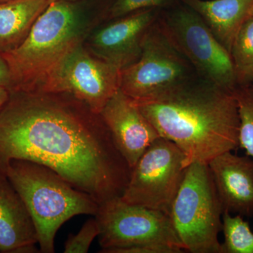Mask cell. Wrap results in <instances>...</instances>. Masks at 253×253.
<instances>
[{
  "mask_svg": "<svg viewBox=\"0 0 253 253\" xmlns=\"http://www.w3.org/2000/svg\"><path fill=\"white\" fill-rule=\"evenodd\" d=\"M0 86H5L11 90L12 86L11 71L6 60L0 54Z\"/></svg>",
  "mask_w": 253,
  "mask_h": 253,
  "instance_id": "obj_22",
  "label": "cell"
},
{
  "mask_svg": "<svg viewBox=\"0 0 253 253\" xmlns=\"http://www.w3.org/2000/svg\"><path fill=\"white\" fill-rule=\"evenodd\" d=\"M53 0H11L0 3V51L19 45L37 18Z\"/></svg>",
  "mask_w": 253,
  "mask_h": 253,
  "instance_id": "obj_16",
  "label": "cell"
},
{
  "mask_svg": "<svg viewBox=\"0 0 253 253\" xmlns=\"http://www.w3.org/2000/svg\"><path fill=\"white\" fill-rule=\"evenodd\" d=\"M223 209L207 163L186 167L169 217L186 252L221 253Z\"/></svg>",
  "mask_w": 253,
  "mask_h": 253,
  "instance_id": "obj_6",
  "label": "cell"
},
{
  "mask_svg": "<svg viewBox=\"0 0 253 253\" xmlns=\"http://www.w3.org/2000/svg\"><path fill=\"white\" fill-rule=\"evenodd\" d=\"M5 174L27 206L41 253H54L55 237L66 221L80 214L95 216L99 210L91 196L39 163L13 160Z\"/></svg>",
  "mask_w": 253,
  "mask_h": 253,
  "instance_id": "obj_4",
  "label": "cell"
},
{
  "mask_svg": "<svg viewBox=\"0 0 253 253\" xmlns=\"http://www.w3.org/2000/svg\"><path fill=\"white\" fill-rule=\"evenodd\" d=\"M106 0H53L24 41L2 53L11 71L10 91H31L46 73L104 22Z\"/></svg>",
  "mask_w": 253,
  "mask_h": 253,
  "instance_id": "obj_3",
  "label": "cell"
},
{
  "mask_svg": "<svg viewBox=\"0 0 253 253\" xmlns=\"http://www.w3.org/2000/svg\"><path fill=\"white\" fill-rule=\"evenodd\" d=\"M227 151L208 163L223 212L253 217V159Z\"/></svg>",
  "mask_w": 253,
  "mask_h": 253,
  "instance_id": "obj_13",
  "label": "cell"
},
{
  "mask_svg": "<svg viewBox=\"0 0 253 253\" xmlns=\"http://www.w3.org/2000/svg\"><path fill=\"white\" fill-rule=\"evenodd\" d=\"M120 81L119 68L81 43L50 68L32 90L69 95L99 114L119 89Z\"/></svg>",
  "mask_w": 253,
  "mask_h": 253,
  "instance_id": "obj_8",
  "label": "cell"
},
{
  "mask_svg": "<svg viewBox=\"0 0 253 253\" xmlns=\"http://www.w3.org/2000/svg\"><path fill=\"white\" fill-rule=\"evenodd\" d=\"M99 227L96 218L88 219L76 234H70L64 246L65 253H86L98 237Z\"/></svg>",
  "mask_w": 253,
  "mask_h": 253,
  "instance_id": "obj_21",
  "label": "cell"
},
{
  "mask_svg": "<svg viewBox=\"0 0 253 253\" xmlns=\"http://www.w3.org/2000/svg\"><path fill=\"white\" fill-rule=\"evenodd\" d=\"M221 231V253H253V232L242 216L223 212Z\"/></svg>",
  "mask_w": 253,
  "mask_h": 253,
  "instance_id": "obj_18",
  "label": "cell"
},
{
  "mask_svg": "<svg viewBox=\"0 0 253 253\" xmlns=\"http://www.w3.org/2000/svg\"><path fill=\"white\" fill-rule=\"evenodd\" d=\"M177 2L178 0H106L103 23L139 10L150 8L166 9Z\"/></svg>",
  "mask_w": 253,
  "mask_h": 253,
  "instance_id": "obj_20",
  "label": "cell"
},
{
  "mask_svg": "<svg viewBox=\"0 0 253 253\" xmlns=\"http://www.w3.org/2000/svg\"><path fill=\"white\" fill-rule=\"evenodd\" d=\"M99 114L131 169L146 149L161 137L134 100L126 96L121 88Z\"/></svg>",
  "mask_w": 253,
  "mask_h": 253,
  "instance_id": "obj_12",
  "label": "cell"
},
{
  "mask_svg": "<svg viewBox=\"0 0 253 253\" xmlns=\"http://www.w3.org/2000/svg\"><path fill=\"white\" fill-rule=\"evenodd\" d=\"M161 9L139 10L101 23L83 44L95 56L122 70L140 57L145 36Z\"/></svg>",
  "mask_w": 253,
  "mask_h": 253,
  "instance_id": "obj_11",
  "label": "cell"
},
{
  "mask_svg": "<svg viewBox=\"0 0 253 253\" xmlns=\"http://www.w3.org/2000/svg\"><path fill=\"white\" fill-rule=\"evenodd\" d=\"M11 1V0H0V3L6 2V1Z\"/></svg>",
  "mask_w": 253,
  "mask_h": 253,
  "instance_id": "obj_24",
  "label": "cell"
},
{
  "mask_svg": "<svg viewBox=\"0 0 253 253\" xmlns=\"http://www.w3.org/2000/svg\"><path fill=\"white\" fill-rule=\"evenodd\" d=\"M251 16H253V7L252 10H251Z\"/></svg>",
  "mask_w": 253,
  "mask_h": 253,
  "instance_id": "obj_25",
  "label": "cell"
},
{
  "mask_svg": "<svg viewBox=\"0 0 253 253\" xmlns=\"http://www.w3.org/2000/svg\"><path fill=\"white\" fill-rule=\"evenodd\" d=\"M251 85H252V86L253 87V81L252 82V83H251Z\"/></svg>",
  "mask_w": 253,
  "mask_h": 253,
  "instance_id": "obj_26",
  "label": "cell"
},
{
  "mask_svg": "<svg viewBox=\"0 0 253 253\" xmlns=\"http://www.w3.org/2000/svg\"><path fill=\"white\" fill-rule=\"evenodd\" d=\"M198 76L158 20L145 36L139 59L121 71L120 88L134 101L168 90Z\"/></svg>",
  "mask_w": 253,
  "mask_h": 253,
  "instance_id": "obj_9",
  "label": "cell"
},
{
  "mask_svg": "<svg viewBox=\"0 0 253 253\" xmlns=\"http://www.w3.org/2000/svg\"><path fill=\"white\" fill-rule=\"evenodd\" d=\"M134 102L159 135L182 151L186 168L194 163L208 164L239 148V114L234 92L199 76Z\"/></svg>",
  "mask_w": 253,
  "mask_h": 253,
  "instance_id": "obj_2",
  "label": "cell"
},
{
  "mask_svg": "<svg viewBox=\"0 0 253 253\" xmlns=\"http://www.w3.org/2000/svg\"><path fill=\"white\" fill-rule=\"evenodd\" d=\"M10 91L5 86H0V111L9 99Z\"/></svg>",
  "mask_w": 253,
  "mask_h": 253,
  "instance_id": "obj_23",
  "label": "cell"
},
{
  "mask_svg": "<svg viewBox=\"0 0 253 253\" xmlns=\"http://www.w3.org/2000/svg\"><path fill=\"white\" fill-rule=\"evenodd\" d=\"M160 24L198 76L226 90L237 86L230 53L219 42L202 18L178 1L160 11Z\"/></svg>",
  "mask_w": 253,
  "mask_h": 253,
  "instance_id": "obj_7",
  "label": "cell"
},
{
  "mask_svg": "<svg viewBox=\"0 0 253 253\" xmlns=\"http://www.w3.org/2000/svg\"><path fill=\"white\" fill-rule=\"evenodd\" d=\"M185 156L174 143L159 137L131 169L121 199L169 214L185 172Z\"/></svg>",
  "mask_w": 253,
  "mask_h": 253,
  "instance_id": "obj_10",
  "label": "cell"
},
{
  "mask_svg": "<svg viewBox=\"0 0 253 253\" xmlns=\"http://www.w3.org/2000/svg\"><path fill=\"white\" fill-rule=\"evenodd\" d=\"M104 253L186 252L169 214L114 198L99 205L94 216Z\"/></svg>",
  "mask_w": 253,
  "mask_h": 253,
  "instance_id": "obj_5",
  "label": "cell"
},
{
  "mask_svg": "<svg viewBox=\"0 0 253 253\" xmlns=\"http://www.w3.org/2000/svg\"><path fill=\"white\" fill-rule=\"evenodd\" d=\"M69 1H76V0H69Z\"/></svg>",
  "mask_w": 253,
  "mask_h": 253,
  "instance_id": "obj_27",
  "label": "cell"
},
{
  "mask_svg": "<svg viewBox=\"0 0 253 253\" xmlns=\"http://www.w3.org/2000/svg\"><path fill=\"white\" fill-rule=\"evenodd\" d=\"M233 92L239 114V148L253 159V87L251 84L237 86Z\"/></svg>",
  "mask_w": 253,
  "mask_h": 253,
  "instance_id": "obj_19",
  "label": "cell"
},
{
  "mask_svg": "<svg viewBox=\"0 0 253 253\" xmlns=\"http://www.w3.org/2000/svg\"><path fill=\"white\" fill-rule=\"evenodd\" d=\"M237 86L253 81V16L243 24L230 50Z\"/></svg>",
  "mask_w": 253,
  "mask_h": 253,
  "instance_id": "obj_17",
  "label": "cell"
},
{
  "mask_svg": "<svg viewBox=\"0 0 253 253\" xmlns=\"http://www.w3.org/2000/svg\"><path fill=\"white\" fill-rule=\"evenodd\" d=\"M38 244L34 221L27 206L6 174L0 172V253Z\"/></svg>",
  "mask_w": 253,
  "mask_h": 253,
  "instance_id": "obj_14",
  "label": "cell"
},
{
  "mask_svg": "<svg viewBox=\"0 0 253 253\" xmlns=\"http://www.w3.org/2000/svg\"><path fill=\"white\" fill-rule=\"evenodd\" d=\"M202 18L219 42L230 53L233 42L251 16L253 0H178Z\"/></svg>",
  "mask_w": 253,
  "mask_h": 253,
  "instance_id": "obj_15",
  "label": "cell"
},
{
  "mask_svg": "<svg viewBox=\"0 0 253 253\" xmlns=\"http://www.w3.org/2000/svg\"><path fill=\"white\" fill-rule=\"evenodd\" d=\"M13 160L46 166L99 205L122 196L131 172L100 114L35 90L10 91L0 111V172Z\"/></svg>",
  "mask_w": 253,
  "mask_h": 253,
  "instance_id": "obj_1",
  "label": "cell"
}]
</instances>
